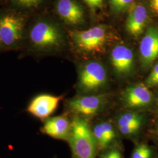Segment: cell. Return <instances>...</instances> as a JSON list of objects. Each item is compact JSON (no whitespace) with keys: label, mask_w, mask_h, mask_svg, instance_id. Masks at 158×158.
<instances>
[{"label":"cell","mask_w":158,"mask_h":158,"mask_svg":"<svg viewBox=\"0 0 158 158\" xmlns=\"http://www.w3.org/2000/svg\"><path fill=\"white\" fill-rule=\"evenodd\" d=\"M64 42V34L56 23L38 14L30 18L24 45L27 44L32 51L45 52L55 50L62 46Z\"/></svg>","instance_id":"obj_1"},{"label":"cell","mask_w":158,"mask_h":158,"mask_svg":"<svg viewBox=\"0 0 158 158\" xmlns=\"http://www.w3.org/2000/svg\"><path fill=\"white\" fill-rule=\"evenodd\" d=\"M30 18L6 6L0 9V39L4 49H18L24 45Z\"/></svg>","instance_id":"obj_2"},{"label":"cell","mask_w":158,"mask_h":158,"mask_svg":"<svg viewBox=\"0 0 158 158\" xmlns=\"http://www.w3.org/2000/svg\"><path fill=\"white\" fill-rule=\"evenodd\" d=\"M70 145L77 158H95L96 140L87 122L80 117H75L72 122L70 135Z\"/></svg>","instance_id":"obj_3"},{"label":"cell","mask_w":158,"mask_h":158,"mask_svg":"<svg viewBox=\"0 0 158 158\" xmlns=\"http://www.w3.org/2000/svg\"><path fill=\"white\" fill-rule=\"evenodd\" d=\"M69 34L77 48L87 53L104 51L107 37L106 29L101 25L85 31H70Z\"/></svg>","instance_id":"obj_4"},{"label":"cell","mask_w":158,"mask_h":158,"mask_svg":"<svg viewBox=\"0 0 158 158\" xmlns=\"http://www.w3.org/2000/svg\"><path fill=\"white\" fill-rule=\"evenodd\" d=\"M107 81L105 68L100 63L91 62L82 68L79 75V84L85 91H91L100 89Z\"/></svg>","instance_id":"obj_5"},{"label":"cell","mask_w":158,"mask_h":158,"mask_svg":"<svg viewBox=\"0 0 158 158\" xmlns=\"http://www.w3.org/2000/svg\"><path fill=\"white\" fill-rule=\"evenodd\" d=\"M55 10L59 19L66 25H77L84 22V11L76 0H56Z\"/></svg>","instance_id":"obj_6"},{"label":"cell","mask_w":158,"mask_h":158,"mask_svg":"<svg viewBox=\"0 0 158 158\" xmlns=\"http://www.w3.org/2000/svg\"><path fill=\"white\" fill-rule=\"evenodd\" d=\"M106 100L107 97L105 94L81 96L71 100L69 102V106L74 113L90 116L100 111Z\"/></svg>","instance_id":"obj_7"},{"label":"cell","mask_w":158,"mask_h":158,"mask_svg":"<svg viewBox=\"0 0 158 158\" xmlns=\"http://www.w3.org/2000/svg\"><path fill=\"white\" fill-rule=\"evenodd\" d=\"M63 96L41 94L34 98L27 111L38 118H48L56 110Z\"/></svg>","instance_id":"obj_8"},{"label":"cell","mask_w":158,"mask_h":158,"mask_svg":"<svg viewBox=\"0 0 158 158\" xmlns=\"http://www.w3.org/2000/svg\"><path fill=\"white\" fill-rule=\"evenodd\" d=\"M123 100L128 107H144L152 102V94L147 85L138 84L130 86L124 91Z\"/></svg>","instance_id":"obj_9"},{"label":"cell","mask_w":158,"mask_h":158,"mask_svg":"<svg viewBox=\"0 0 158 158\" xmlns=\"http://www.w3.org/2000/svg\"><path fill=\"white\" fill-rule=\"evenodd\" d=\"M142 61L145 66L152 64L158 57V29L151 27L147 29L139 45Z\"/></svg>","instance_id":"obj_10"},{"label":"cell","mask_w":158,"mask_h":158,"mask_svg":"<svg viewBox=\"0 0 158 158\" xmlns=\"http://www.w3.org/2000/svg\"><path fill=\"white\" fill-rule=\"evenodd\" d=\"M111 62L117 73L127 75L131 72L134 67L133 52L127 46H117L111 51Z\"/></svg>","instance_id":"obj_11"},{"label":"cell","mask_w":158,"mask_h":158,"mask_svg":"<svg viewBox=\"0 0 158 158\" xmlns=\"http://www.w3.org/2000/svg\"><path fill=\"white\" fill-rule=\"evenodd\" d=\"M72 123L68 117L61 115L48 119L44 125L42 131L46 135L59 139L66 140L70 138Z\"/></svg>","instance_id":"obj_12"},{"label":"cell","mask_w":158,"mask_h":158,"mask_svg":"<svg viewBox=\"0 0 158 158\" xmlns=\"http://www.w3.org/2000/svg\"><path fill=\"white\" fill-rule=\"evenodd\" d=\"M148 14L146 8L141 4L132 6L126 22V29L131 35L138 36L143 32Z\"/></svg>","instance_id":"obj_13"},{"label":"cell","mask_w":158,"mask_h":158,"mask_svg":"<svg viewBox=\"0 0 158 158\" xmlns=\"http://www.w3.org/2000/svg\"><path fill=\"white\" fill-rule=\"evenodd\" d=\"M46 0H6L4 4L17 11L31 17L40 11Z\"/></svg>","instance_id":"obj_14"},{"label":"cell","mask_w":158,"mask_h":158,"mask_svg":"<svg viewBox=\"0 0 158 158\" xmlns=\"http://www.w3.org/2000/svg\"><path fill=\"white\" fill-rule=\"evenodd\" d=\"M141 116L133 112H127L121 114L117 119V124L118 128L126 125L132 124H142Z\"/></svg>","instance_id":"obj_15"},{"label":"cell","mask_w":158,"mask_h":158,"mask_svg":"<svg viewBox=\"0 0 158 158\" xmlns=\"http://www.w3.org/2000/svg\"><path fill=\"white\" fill-rule=\"evenodd\" d=\"M93 133L96 140L97 146L100 149H104L109 145L102 123H99L94 127Z\"/></svg>","instance_id":"obj_16"},{"label":"cell","mask_w":158,"mask_h":158,"mask_svg":"<svg viewBox=\"0 0 158 158\" xmlns=\"http://www.w3.org/2000/svg\"><path fill=\"white\" fill-rule=\"evenodd\" d=\"M152 151L146 144L141 143L135 148L132 154V158H152Z\"/></svg>","instance_id":"obj_17"},{"label":"cell","mask_w":158,"mask_h":158,"mask_svg":"<svg viewBox=\"0 0 158 158\" xmlns=\"http://www.w3.org/2000/svg\"><path fill=\"white\" fill-rule=\"evenodd\" d=\"M134 0H110L113 10L117 12H123L130 8Z\"/></svg>","instance_id":"obj_18"},{"label":"cell","mask_w":158,"mask_h":158,"mask_svg":"<svg viewBox=\"0 0 158 158\" xmlns=\"http://www.w3.org/2000/svg\"><path fill=\"white\" fill-rule=\"evenodd\" d=\"M148 86H158V63L153 68L151 73L148 76L146 80Z\"/></svg>","instance_id":"obj_19"},{"label":"cell","mask_w":158,"mask_h":158,"mask_svg":"<svg viewBox=\"0 0 158 158\" xmlns=\"http://www.w3.org/2000/svg\"><path fill=\"white\" fill-rule=\"evenodd\" d=\"M102 123L107 139L110 144L115 138V133L113 125L108 121H104Z\"/></svg>","instance_id":"obj_20"},{"label":"cell","mask_w":158,"mask_h":158,"mask_svg":"<svg viewBox=\"0 0 158 158\" xmlns=\"http://www.w3.org/2000/svg\"><path fill=\"white\" fill-rule=\"evenodd\" d=\"M142 124H132L126 125L124 127H119L118 129L119 132L125 135H132L135 134L141 128Z\"/></svg>","instance_id":"obj_21"},{"label":"cell","mask_w":158,"mask_h":158,"mask_svg":"<svg viewBox=\"0 0 158 158\" xmlns=\"http://www.w3.org/2000/svg\"><path fill=\"white\" fill-rule=\"evenodd\" d=\"M93 10H96L102 7L104 0H83Z\"/></svg>","instance_id":"obj_22"},{"label":"cell","mask_w":158,"mask_h":158,"mask_svg":"<svg viewBox=\"0 0 158 158\" xmlns=\"http://www.w3.org/2000/svg\"><path fill=\"white\" fill-rule=\"evenodd\" d=\"M102 158H123V156L118 149H113L103 154Z\"/></svg>","instance_id":"obj_23"},{"label":"cell","mask_w":158,"mask_h":158,"mask_svg":"<svg viewBox=\"0 0 158 158\" xmlns=\"http://www.w3.org/2000/svg\"><path fill=\"white\" fill-rule=\"evenodd\" d=\"M149 6L153 11L158 15V0H150Z\"/></svg>","instance_id":"obj_24"},{"label":"cell","mask_w":158,"mask_h":158,"mask_svg":"<svg viewBox=\"0 0 158 158\" xmlns=\"http://www.w3.org/2000/svg\"><path fill=\"white\" fill-rule=\"evenodd\" d=\"M3 49H4V46L2 45L1 40V39H0V51H2Z\"/></svg>","instance_id":"obj_25"},{"label":"cell","mask_w":158,"mask_h":158,"mask_svg":"<svg viewBox=\"0 0 158 158\" xmlns=\"http://www.w3.org/2000/svg\"><path fill=\"white\" fill-rule=\"evenodd\" d=\"M5 1H6V0H0V3H1V4H4Z\"/></svg>","instance_id":"obj_26"},{"label":"cell","mask_w":158,"mask_h":158,"mask_svg":"<svg viewBox=\"0 0 158 158\" xmlns=\"http://www.w3.org/2000/svg\"><path fill=\"white\" fill-rule=\"evenodd\" d=\"M156 135H157L158 137V127H157V129H156Z\"/></svg>","instance_id":"obj_27"},{"label":"cell","mask_w":158,"mask_h":158,"mask_svg":"<svg viewBox=\"0 0 158 158\" xmlns=\"http://www.w3.org/2000/svg\"></svg>","instance_id":"obj_28"}]
</instances>
